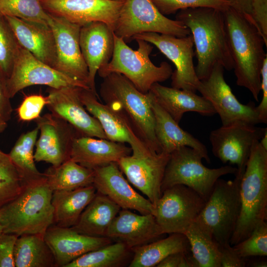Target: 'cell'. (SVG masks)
Returning <instances> with one entry per match:
<instances>
[{
	"mask_svg": "<svg viewBox=\"0 0 267 267\" xmlns=\"http://www.w3.org/2000/svg\"><path fill=\"white\" fill-rule=\"evenodd\" d=\"M222 12L236 84L246 88L258 102L267 44L248 14L230 6Z\"/></svg>",
	"mask_w": 267,
	"mask_h": 267,
	"instance_id": "6da1fadb",
	"label": "cell"
},
{
	"mask_svg": "<svg viewBox=\"0 0 267 267\" xmlns=\"http://www.w3.org/2000/svg\"><path fill=\"white\" fill-rule=\"evenodd\" d=\"M176 20L190 31L195 50L196 75L200 80L207 78L216 64L224 69H233L222 12L209 7H197L179 10Z\"/></svg>",
	"mask_w": 267,
	"mask_h": 267,
	"instance_id": "7a4b0ae2",
	"label": "cell"
},
{
	"mask_svg": "<svg viewBox=\"0 0 267 267\" xmlns=\"http://www.w3.org/2000/svg\"><path fill=\"white\" fill-rule=\"evenodd\" d=\"M52 193L44 173L40 177L24 180L20 193L0 208L2 232L18 236H44L53 223Z\"/></svg>",
	"mask_w": 267,
	"mask_h": 267,
	"instance_id": "3957f363",
	"label": "cell"
},
{
	"mask_svg": "<svg viewBox=\"0 0 267 267\" xmlns=\"http://www.w3.org/2000/svg\"><path fill=\"white\" fill-rule=\"evenodd\" d=\"M103 79L100 95L105 104L122 114L151 150L162 152L155 134L152 93L139 91L124 76L112 73Z\"/></svg>",
	"mask_w": 267,
	"mask_h": 267,
	"instance_id": "277c9868",
	"label": "cell"
},
{
	"mask_svg": "<svg viewBox=\"0 0 267 267\" xmlns=\"http://www.w3.org/2000/svg\"><path fill=\"white\" fill-rule=\"evenodd\" d=\"M240 212L230 240L232 246L248 237L267 218V150L256 141L240 185Z\"/></svg>",
	"mask_w": 267,
	"mask_h": 267,
	"instance_id": "5b68a950",
	"label": "cell"
},
{
	"mask_svg": "<svg viewBox=\"0 0 267 267\" xmlns=\"http://www.w3.org/2000/svg\"><path fill=\"white\" fill-rule=\"evenodd\" d=\"M138 48L133 50L126 42L114 33V50L110 61L97 72L102 78L112 73H120L127 78L140 92L146 93L155 83L164 82L173 73L171 66L162 62L154 65L150 59L152 44L141 39L135 40Z\"/></svg>",
	"mask_w": 267,
	"mask_h": 267,
	"instance_id": "8992f818",
	"label": "cell"
},
{
	"mask_svg": "<svg viewBox=\"0 0 267 267\" xmlns=\"http://www.w3.org/2000/svg\"><path fill=\"white\" fill-rule=\"evenodd\" d=\"M202 154L188 146L180 147L170 154L161 183V191L177 184L185 185L198 193L206 201L216 181L228 174L234 176L236 167L224 166L210 169L205 166Z\"/></svg>",
	"mask_w": 267,
	"mask_h": 267,
	"instance_id": "52a82bcc",
	"label": "cell"
},
{
	"mask_svg": "<svg viewBox=\"0 0 267 267\" xmlns=\"http://www.w3.org/2000/svg\"><path fill=\"white\" fill-rule=\"evenodd\" d=\"M242 175L237 173L233 180L219 178L198 216L220 244L230 243L239 216Z\"/></svg>",
	"mask_w": 267,
	"mask_h": 267,
	"instance_id": "ba28073f",
	"label": "cell"
},
{
	"mask_svg": "<svg viewBox=\"0 0 267 267\" xmlns=\"http://www.w3.org/2000/svg\"><path fill=\"white\" fill-rule=\"evenodd\" d=\"M113 32L125 42L135 35L147 32L177 37L190 34L182 22L162 14L152 0H125Z\"/></svg>",
	"mask_w": 267,
	"mask_h": 267,
	"instance_id": "9c48e42d",
	"label": "cell"
},
{
	"mask_svg": "<svg viewBox=\"0 0 267 267\" xmlns=\"http://www.w3.org/2000/svg\"><path fill=\"white\" fill-rule=\"evenodd\" d=\"M206 202L195 191L184 185L164 190L154 215L162 233L184 234L199 216Z\"/></svg>",
	"mask_w": 267,
	"mask_h": 267,
	"instance_id": "30bf717a",
	"label": "cell"
},
{
	"mask_svg": "<svg viewBox=\"0 0 267 267\" xmlns=\"http://www.w3.org/2000/svg\"><path fill=\"white\" fill-rule=\"evenodd\" d=\"M266 132V128L242 121L222 125L210 134L212 153L223 164L236 165L237 173L243 174L252 146Z\"/></svg>",
	"mask_w": 267,
	"mask_h": 267,
	"instance_id": "8fae6325",
	"label": "cell"
},
{
	"mask_svg": "<svg viewBox=\"0 0 267 267\" xmlns=\"http://www.w3.org/2000/svg\"><path fill=\"white\" fill-rule=\"evenodd\" d=\"M141 39L155 46L176 67L171 75L172 87L196 92L200 80L193 63L194 43L189 34L183 37L153 32L134 36L132 40Z\"/></svg>",
	"mask_w": 267,
	"mask_h": 267,
	"instance_id": "7c38bea8",
	"label": "cell"
},
{
	"mask_svg": "<svg viewBox=\"0 0 267 267\" xmlns=\"http://www.w3.org/2000/svg\"><path fill=\"white\" fill-rule=\"evenodd\" d=\"M34 85L54 89L76 87L89 89L86 84L59 72L20 46L11 73L6 80L8 95L12 98L21 90Z\"/></svg>",
	"mask_w": 267,
	"mask_h": 267,
	"instance_id": "4fadbf2b",
	"label": "cell"
},
{
	"mask_svg": "<svg viewBox=\"0 0 267 267\" xmlns=\"http://www.w3.org/2000/svg\"><path fill=\"white\" fill-rule=\"evenodd\" d=\"M224 69L221 64H215L208 77L200 80L197 91L211 103L222 125L237 121L261 123L255 103L243 104L238 100L224 80Z\"/></svg>",
	"mask_w": 267,
	"mask_h": 267,
	"instance_id": "5bb4252c",
	"label": "cell"
},
{
	"mask_svg": "<svg viewBox=\"0 0 267 267\" xmlns=\"http://www.w3.org/2000/svg\"><path fill=\"white\" fill-rule=\"evenodd\" d=\"M48 14L63 18L81 27L100 21L114 31L125 0H40Z\"/></svg>",
	"mask_w": 267,
	"mask_h": 267,
	"instance_id": "9a60e30c",
	"label": "cell"
},
{
	"mask_svg": "<svg viewBox=\"0 0 267 267\" xmlns=\"http://www.w3.org/2000/svg\"><path fill=\"white\" fill-rule=\"evenodd\" d=\"M35 121L40 133L35 145V161L56 167L70 159L73 140L80 136L76 130L51 113Z\"/></svg>",
	"mask_w": 267,
	"mask_h": 267,
	"instance_id": "2e32d148",
	"label": "cell"
},
{
	"mask_svg": "<svg viewBox=\"0 0 267 267\" xmlns=\"http://www.w3.org/2000/svg\"><path fill=\"white\" fill-rule=\"evenodd\" d=\"M79 93L84 107L98 121L108 139L129 144L133 156H143L155 152L141 141L122 114L98 101L97 95L91 90L80 88Z\"/></svg>",
	"mask_w": 267,
	"mask_h": 267,
	"instance_id": "e0dca14e",
	"label": "cell"
},
{
	"mask_svg": "<svg viewBox=\"0 0 267 267\" xmlns=\"http://www.w3.org/2000/svg\"><path fill=\"white\" fill-rule=\"evenodd\" d=\"M170 156L163 151L140 156L131 154L117 163L129 181L146 195L155 207L162 195L161 183Z\"/></svg>",
	"mask_w": 267,
	"mask_h": 267,
	"instance_id": "ac0fdd59",
	"label": "cell"
},
{
	"mask_svg": "<svg viewBox=\"0 0 267 267\" xmlns=\"http://www.w3.org/2000/svg\"><path fill=\"white\" fill-rule=\"evenodd\" d=\"M49 16L56 54L55 69L88 86V69L79 43L81 26L63 18Z\"/></svg>",
	"mask_w": 267,
	"mask_h": 267,
	"instance_id": "d6986e66",
	"label": "cell"
},
{
	"mask_svg": "<svg viewBox=\"0 0 267 267\" xmlns=\"http://www.w3.org/2000/svg\"><path fill=\"white\" fill-rule=\"evenodd\" d=\"M80 88H49L48 102L46 106L51 114L67 122L80 136L107 139L98 121L88 112L81 102Z\"/></svg>",
	"mask_w": 267,
	"mask_h": 267,
	"instance_id": "ffe728a7",
	"label": "cell"
},
{
	"mask_svg": "<svg viewBox=\"0 0 267 267\" xmlns=\"http://www.w3.org/2000/svg\"><path fill=\"white\" fill-rule=\"evenodd\" d=\"M93 170V185L97 192L108 197L121 209L154 216V206L134 189L124 178L117 163H111Z\"/></svg>",
	"mask_w": 267,
	"mask_h": 267,
	"instance_id": "44dd1931",
	"label": "cell"
},
{
	"mask_svg": "<svg viewBox=\"0 0 267 267\" xmlns=\"http://www.w3.org/2000/svg\"><path fill=\"white\" fill-rule=\"evenodd\" d=\"M79 43L89 72L88 86L96 95L98 70L110 61L114 50V32L105 23L92 22L81 27Z\"/></svg>",
	"mask_w": 267,
	"mask_h": 267,
	"instance_id": "7402d4cb",
	"label": "cell"
},
{
	"mask_svg": "<svg viewBox=\"0 0 267 267\" xmlns=\"http://www.w3.org/2000/svg\"><path fill=\"white\" fill-rule=\"evenodd\" d=\"M44 237L53 254L55 267H66L83 255L112 243L107 237L88 236L53 224Z\"/></svg>",
	"mask_w": 267,
	"mask_h": 267,
	"instance_id": "603a6c76",
	"label": "cell"
},
{
	"mask_svg": "<svg viewBox=\"0 0 267 267\" xmlns=\"http://www.w3.org/2000/svg\"><path fill=\"white\" fill-rule=\"evenodd\" d=\"M163 234L153 214H136L121 209L109 226L105 237L121 242L132 250L157 240Z\"/></svg>",
	"mask_w": 267,
	"mask_h": 267,
	"instance_id": "cb8c5ba5",
	"label": "cell"
},
{
	"mask_svg": "<svg viewBox=\"0 0 267 267\" xmlns=\"http://www.w3.org/2000/svg\"><path fill=\"white\" fill-rule=\"evenodd\" d=\"M4 17L20 46L55 69L56 62L55 40L50 26L15 17Z\"/></svg>",
	"mask_w": 267,
	"mask_h": 267,
	"instance_id": "d4e9b609",
	"label": "cell"
},
{
	"mask_svg": "<svg viewBox=\"0 0 267 267\" xmlns=\"http://www.w3.org/2000/svg\"><path fill=\"white\" fill-rule=\"evenodd\" d=\"M130 147L125 143L105 138L78 136L73 141L70 159L80 165L95 169L117 163L122 158L131 155Z\"/></svg>",
	"mask_w": 267,
	"mask_h": 267,
	"instance_id": "484cf974",
	"label": "cell"
},
{
	"mask_svg": "<svg viewBox=\"0 0 267 267\" xmlns=\"http://www.w3.org/2000/svg\"><path fill=\"white\" fill-rule=\"evenodd\" d=\"M151 107L155 118V136L162 151L170 154L180 147L188 146L199 151L206 162L210 163L206 146L181 129L178 123L157 102L152 93Z\"/></svg>",
	"mask_w": 267,
	"mask_h": 267,
	"instance_id": "4316f807",
	"label": "cell"
},
{
	"mask_svg": "<svg viewBox=\"0 0 267 267\" xmlns=\"http://www.w3.org/2000/svg\"><path fill=\"white\" fill-rule=\"evenodd\" d=\"M149 91L159 105L178 123L187 112H195L206 116L216 114L206 98L193 91L167 87L158 83L154 84Z\"/></svg>",
	"mask_w": 267,
	"mask_h": 267,
	"instance_id": "83f0119b",
	"label": "cell"
},
{
	"mask_svg": "<svg viewBox=\"0 0 267 267\" xmlns=\"http://www.w3.org/2000/svg\"><path fill=\"white\" fill-rule=\"evenodd\" d=\"M121 209L108 197L96 192L77 223L71 228L86 235L105 237L109 226Z\"/></svg>",
	"mask_w": 267,
	"mask_h": 267,
	"instance_id": "f1b7e54d",
	"label": "cell"
},
{
	"mask_svg": "<svg viewBox=\"0 0 267 267\" xmlns=\"http://www.w3.org/2000/svg\"><path fill=\"white\" fill-rule=\"evenodd\" d=\"M96 193L93 185L74 190L53 191L51 199L53 224L63 227L73 226Z\"/></svg>",
	"mask_w": 267,
	"mask_h": 267,
	"instance_id": "f546056e",
	"label": "cell"
},
{
	"mask_svg": "<svg viewBox=\"0 0 267 267\" xmlns=\"http://www.w3.org/2000/svg\"><path fill=\"white\" fill-rule=\"evenodd\" d=\"M134 256L130 267H153L169 255L177 252H191L186 236L172 233L168 237L157 239L133 249Z\"/></svg>",
	"mask_w": 267,
	"mask_h": 267,
	"instance_id": "4dcf8cb0",
	"label": "cell"
},
{
	"mask_svg": "<svg viewBox=\"0 0 267 267\" xmlns=\"http://www.w3.org/2000/svg\"><path fill=\"white\" fill-rule=\"evenodd\" d=\"M184 234L188 240L197 267H221L220 244L198 217Z\"/></svg>",
	"mask_w": 267,
	"mask_h": 267,
	"instance_id": "1f68e13d",
	"label": "cell"
},
{
	"mask_svg": "<svg viewBox=\"0 0 267 267\" xmlns=\"http://www.w3.org/2000/svg\"><path fill=\"white\" fill-rule=\"evenodd\" d=\"M16 267H55L53 254L44 239L38 234L18 237L14 246Z\"/></svg>",
	"mask_w": 267,
	"mask_h": 267,
	"instance_id": "d6a6232c",
	"label": "cell"
},
{
	"mask_svg": "<svg viewBox=\"0 0 267 267\" xmlns=\"http://www.w3.org/2000/svg\"><path fill=\"white\" fill-rule=\"evenodd\" d=\"M52 190H70L93 185V170L69 159L60 165L51 166L44 173Z\"/></svg>",
	"mask_w": 267,
	"mask_h": 267,
	"instance_id": "836d02e7",
	"label": "cell"
},
{
	"mask_svg": "<svg viewBox=\"0 0 267 267\" xmlns=\"http://www.w3.org/2000/svg\"><path fill=\"white\" fill-rule=\"evenodd\" d=\"M132 250L122 242L111 243L83 255L66 267H121L126 263Z\"/></svg>",
	"mask_w": 267,
	"mask_h": 267,
	"instance_id": "e575fe53",
	"label": "cell"
},
{
	"mask_svg": "<svg viewBox=\"0 0 267 267\" xmlns=\"http://www.w3.org/2000/svg\"><path fill=\"white\" fill-rule=\"evenodd\" d=\"M39 128L21 134L8 154L12 162L24 180L37 178L43 175L35 164L34 149L38 139Z\"/></svg>",
	"mask_w": 267,
	"mask_h": 267,
	"instance_id": "d590c367",
	"label": "cell"
},
{
	"mask_svg": "<svg viewBox=\"0 0 267 267\" xmlns=\"http://www.w3.org/2000/svg\"><path fill=\"white\" fill-rule=\"evenodd\" d=\"M0 15L46 25L50 20L40 0H0Z\"/></svg>",
	"mask_w": 267,
	"mask_h": 267,
	"instance_id": "8d00e7d4",
	"label": "cell"
},
{
	"mask_svg": "<svg viewBox=\"0 0 267 267\" xmlns=\"http://www.w3.org/2000/svg\"><path fill=\"white\" fill-rule=\"evenodd\" d=\"M24 182L8 154L0 150V208L20 193Z\"/></svg>",
	"mask_w": 267,
	"mask_h": 267,
	"instance_id": "74e56055",
	"label": "cell"
},
{
	"mask_svg": "<svg viewBox=\"0 0 267 267\" xmlns=\"http://www.w3.org/2000/svg\"><path fill=\"white\" fill-rule=\"evenodd\" d=\"M19 46L5 17L0 15V71L7 78L11 73Z\"/></svg>",
	"mask_w": 267,
	"mask_h": 267,
	"instance_id": "f35d334b",
	"label": "cell"
},
{
	"mask_svg": "<svg viewBox=\"0 0 267 267\" xmlns=\"http://www.w3.org/2000/svg\"><path fill=\"white\" fill-rule=\"evenodd\" d=\"M232 246L243 259L254 256H267V221L257 225L248 237Z\"/></svg>",
	"mask_w": 267,
	"mask_h": 267,
	"instance_id": "ab89813d",
	"label": "cell"
},
{
	"mask_svg": "<svg viewBox=\"0 0 267 267\" xmlns=\"http://www.w3.org/2000/svg\"><path fill=\"white\" fill-rule=\"evenodd\" d=\"M164 15L175 14L186 8L209 7L223 11L230 6L225 0H152Z\"/></svg>",
	"mask_w": 267,
	"mask_h": 267,
	"instance_id": "60d3db41",
	"label": "cell"
},
{
	"mask_svg": "<svg viewBox=\"0 0 267 267\" xmlns=\"http://www.w3.org/2000/svg\"><path fill=\"white\" fill-rule=\"evenodd\" d=\"M48 102L47 96L33 94L25 97L17 109L19 119L23 122L36 120Z\"/></svg>",
	"mask_w": 267,
	"mask_h": 267,
	"instance_id": "b9f144b4",
	"label": "cell"
},
{
	"mask_svg": "<svg viewBox=\"0 0 267 267\" xmlns=\"http://www.w3.org/2000/svg\"><path fill=\"white\" fill-rule=\"evenodd\" d=\"M248 15L267 44V0H253Z\"/></svg>",
	"mask_w": 267,
	"mask_h": 267,
	"instance_id": "7bdbcfd3",
	"label": "cell"
},
{
	"mask_svg": "<svg viewBox=\"0 0 267 267\" xmlns=\"http://www.w3.org/2000/svg\"><path fill=\"white\" fill-rule=\"evenodd\" d=\"M18 236L0 233V267H15L14 250Z\"/></svg>",
	"mask_w": 267,
	"mask_h": 267,
	"instance_id": "ee69618b",
	"label": "cell"
},
{
	"mask_svg": "<svg viewBox=\"0 0 267 267\" xmlns=\"http://www.w3.org/2000/svg\"><path fill=\"white\" fill-rule=\"evenodd\" d=\"M157 267H197L191 252H177L164 259Z\"/></svg>",
	"mask_w": 267,
	"mask_h": 267,
	"instance_id": "f6af8a7d",
	"label": "cell"
},
{
	"mask_svg": "<svg viewBox=\"0 0 267 267\" xmlns=\"http://www.w3.org/2000/svg\"><path fill=\"white\" fill-rule=\"evenodd\" d=\"M220 250L221 267H244L246 266L244 259L238 255L230 243L220 244Z\"/></svg>",
	"mask_w": 267,
	"mask_h": 267,
	"instance_id": "bcb514c9",
	"label": "cell"
},
{
	"mask_svg": "<svg viewBox=\"0 0 267 267\" xmlns=\"http://www.w3.org/2000/svg\"><path fill=\"white\" fill-rule=\"evenodd\" d=\"M6 76L0 71V120L7 122L10 119L12 108L7 87Z\"/></svg>",
	"mask_w": 267,
	"mask_h": 267,
	"instance_id": "7dc6e473",
	"label": "cell"
},
{
	"mask_svg": "<svg viewBox=\"0 0 267 267\" xmlns=\"http://www.w3.org/2000/svg\"><path fill=\"white\" fill-rule=\"evenodd\" d=\"M261 91L262 99L256 106L261 123H267V57L263 61L261 71Z\"/></svg>",
	"mask_w": 267,
	"mask_h": 267,
	"instance_id": "c3c4849f",
	"label": "cell"
},
{
	"mask_svg": "<svg viewBox=\"0 0 267 267\" xmlns=\"http://www.w3.org/2000/svg\"><path fill=\"white\" fill-rule=\"evenodd\" d=\"M230 7L243 13L249 14L253 0H225Z\"/></svg>",
	"mask_w": 267,
	"mask_h": 267,
	"instance_id": "681fc988",
	"label": "cell"
},
{
	"mask_svg": "<svg viewBox=\"0 0 267 267\" xmlns=\"http://www.w3.org/2000/svg\"><path fill=\"white\" fill-rule=\"evenodd\" d=\"M261 145L266 149L267 150V132L265 133L264 135L259 141Z\"/></svg>",
	"mask_w": 267,
	"mask_h": 267,
	"instance_id": "f907efd6",
	"label": "cell"
},
{
	"mask_svg": "<svg viewBox=\"0 0 267 267\" xmlns=\"http://www.w3.org/2000/svg\"><path fill=\"white\" fill-rule=\"evenodd\" d=\"M252 267H267V263L266 261H257L255 262L254 263L252 264Z\"/></svg>",
	"mask_w": 267,
	"mask_h": 267,
	"instance_id": "816d5d0a",
	"label": "cell"
},
{
	"mask_svg": "<svg viewBox=\"0 0 267 267\" xmlns=\"http://www.w3.org/2000/svg\"><path fill=\"white\" fill-rule=\"evenodd\" d=\"M7 123L0 120V134L5 130Z\"/></svg>",
	"mask_w": 267,
	"mask_h": 267,
	"instance_id": "f5cc1de1",
	"label": "cell"
},
{
	"mask_svg": "<svg viewBox=\"0 0 267 267\" xmlns=\"http://www.w3.org/2000/svg\"><path fill=\"white\" fill-rule=\"evenodd\" d=\"M2 232V227L1 224L0 223V233Z\"/></svg>",
	"mask_w": 267,
	"mask_h": 267,
	"instance_id": "db71d44e",
	"label": "cell"
}]
</instances>
